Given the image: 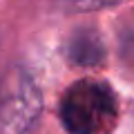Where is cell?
Masks as SVG:
<instances>
[{
	"label": "cell",
	"instance_id": "2",
	"mask_svg": "<svg viewBox=\"0 0 134 134\" xmlns=\"http://www.w3.org/2000/svg\"><path fill=\"white\" fill-rule=\"evenodd\" d=\"M40 116V94L23 74L0 96V134H31Z\"/></svg>",
	"mask_w": 134,
	"mask_h": 134
},
{
	"label": "cell",
	"instance_id": "4",
	"mask_svg": "<svg viewBox=\"0 0 134 134\" xmlns=\"http://www.w3.org/2000/svg\"><path fill=\"white\" fill-rule=\"evenodd\" d=\"M110 2H119V0H81V7H103V5H110Z\"/></svg>",
	"mask_w": 134,
	"mask_h": 134
},
{
	"label": "cell",
	"instance_id": "1",
	"mask_svg": "<svg viewBox=\"0 0 134 134\" xmlns=\"http://www.w3.org/2000/svg\"><path fill=\"white\" fill-rule=\"evenodd\" d=\"M60 119L72 134H105L116 123V100L107 85L81 81L65 92Z\"/></svg>",
	"mask_w": 134,
	"mask_h": 134
},
{
	"label": "cell",
	"instance_id": "3",
	"mask_svg": "<svg viewBox=\"0 0 134 134\" xmlns=\"http://www.w3.org/2000/svg\"><path fill=\"white\" fill-rule=\"evenodd\" d=\"M100 43L96 34H78L76 38L72 40V58L76 63H83V65H92V63L100 60Z\"/></svg>",
	"mask_w": 134,
	"mask_h": 134
}]
</instances>
